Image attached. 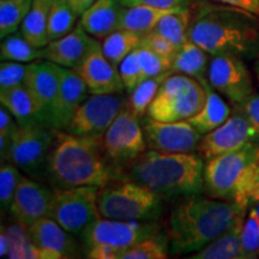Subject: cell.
<instances>
[{"mask_svg": "<svg viewBox=\"0 0 259 259\" xmlns=\"http://www.w3.org/2000/svg\"><path fill=\"white\" fill-rule=\"evenodd\" d=\"M189 40L210 56L232 54L244 60L259 57V17L247 10L203 3L192 16Z\"/></svg>", "mask_w": 259, "mask_h": 259, "instance_id": "obj_1", "label": "cell"}, {"mask_svg": "<svg viewBox=\"0 0 259 259\" xmlns=\"http://www.w3.org/2000/svg\"><path fill=\"white\" fill-rule=\"evenodd\" d=\"M45 169L54 189L103 187L118 179V168L103 153L102 137L73 135L65 130H56Z\"/></svg>", "mask_w": 259, "mask_h": 259, "instance_id": "obj_2", "label": "cell"}, {"mask_svg": "<svg viewBox=\"0 0 259 259\" xmlns=\"http://www.w3.org/2000/svg\"><path fill=\"white\" fill-rule=\"evenodd\" d=\"M246 210L233 202L187 196L171 210L168 221V241L171 254H191L202 250L228 231Z\"/></svg>", "mask_w": 259, "mask_h": 259, "instance_id": "obj_3", "label": "cell"}, {"mask_svg": "<svg viewBox=\"0 0 259 259\" xmlns=\"http://www.w3.org/2000/svg\"><path fill=\"white\" fill-rule=\"evenodd\" d=\"M128 179L149 187L162 198L199 194L204 189L203 157L193 153L144 151L130 163Z\"/></svg>", "mask_w": 259, "mask_h": 259, "instance_id": "obj_4", "label": "cell"}, {"mask_svg": "<svg viewBox=\"0 0 259 259\" xmlns=\"http://www.w3.org/2000/svg\"><path fill=\"white\" fill-rule=\"evenodd\" d=\"M97 205L101 218L120 221H155L163 211L162 197L131 179L100 187Z\"/></svg>", "mask_w": 259, "mask_h": 259, "instance_id": "obj_5", "label": "cell"}, {"mask_svg": "<svg viewBox=\"0 0 259 259\" xmlns=\"http://www.w3.org/2000/svg\"><path fill=\"white\" fill-rule=\"evenodd\" d=\"M205 100L206 89L199 80L173 73L161 85L147 114L158 121L189 120L202 109Z\"/></svg>", "mask_w": 259, "mask_h": 259, "instance_id": "obj_6", "label": "cell"}, {"mask_svg": "<svg viewBox=\"0 0 259 259\" xmlns=\"http://www.w3.org/2000/svg\"><path fill=\"white\" fill-rule=\"evenodd\" d=\"M99 190L97 186L54 189L48 218L57 221L71 234L80 236L93 223L101 219L97 205Z\"/></svg>", "mask_w": 259, "mask_h": 259, "instance_id": "obj_7", "label": "cell"}, {"mask_svg": "<svg viewBox=\"0 0 259 259\" xmlns=\"http://www.w3.org/2000/svg\"><path fill=\"white\" fill-rule=\"evenodd\" d=\"M259 156V145L250 142L239 150L211 158L204 164V189L213 198L233 200L239 184Z\"/></svg>", "mask_w": 259, "mask_h": 259, "instance_id": "obj_8", "label": "cell"}, {"mask_svg": "<svg viewBox=\"0 0 259 259\" xmlns=\"http://www.w3.org/2000/svg\"><path fill=\"white\" fill-rule=\"evenodd\" d=\"M143 127L139 118L127 103L102 137L103 153L115 168L130 164L147 149Z\"/></svg>", "mask_w": 259, "mask_h": 259, "instance_id": "obj_9", "label": "cell"}, {"mask_svg": "<svg viewBox=\"0 0 259 259\" xmlns=\"http://www.w3.org/2000/svg\"><path fill=\"white\" fill-rule=\"evenodd\" d=\"M158 233L155 221H120L101 218L80 235L84 250L94 246H111L125 253L145 239Z\"/></svg>", "mask_w": 259, "mask_h": 259, "instance_id": "obj_10", "label": "cell"}, {"mask_svg": "<svg viewBox=\"0 0 259 259\" xmlns=\"http://www.w3.org/2000/svg\"><path fill=\"white\" fill-rule=\"evenodd\" d=\"M209 84L233 105H240L254 93L253 80L246 60L232 54L210 56Z\"/></svg>", "mask_w": 259, "mask_h": 259, "instance_id": "obj_11", "label": "cell"}, {"mask_svg": "<svg viewBox=\"0 0 259 259\" xmlns=\"http://www.w3.org/2000/svg\"><path fill=\"white\" fill-rule=\"evenodd\" d=\"M56 138V128L45 124L18 126L12 135L9 162L25 173H35L46 163Z\"/></svg>", "mask_w": 259, "mask_h": 259, "instance_id": "obj_12", "label": "cell"}, {"mask_svg": "<svg viewBox=\"0 0 259 259\" xmlns=\"http://www.w3.org/2000/svg\"><path fill=\"white\" fill-rule=\"evenodd\" d=\"M127 101L120 94L90 95L87 97L65 131L78 136L103 137Z\"/></svg>", "mask_w": 259, "mask_h": 259, "instance_id": "obj_13", "label": "cell"}, {"mask_svg": "<svg viewBox=\"0 0 259 259\" xmlns=\"http://www.w3.org/2000/svg\"><path fill=\"white\" fill-rule=\"evenodd\" d=\"M142 127L148 147L160 153H193L203 136L189 120L158 121L148 115L142 120Z\"/></svg>", "mask_w": 259, "mask_h": 259, "instance_id": "obj_14", "label": "cell"}, {"mask_svg": "<svg viewBox=\"0 0 259 259\" xmlns=\"http://www.w3.org/2000/svg\"><path fill=\"white\" fill-rule=\"evenodd\" d=\"M250 142H253V131L250 122L234 107L232 114L222 125L202 136L197 150L204 160L209 161L223 154L239 150Z\"/></svg>", "mask_w": 259, "mask_h": 259, "instance_id": "obj_15", "label": "cell"}, {"mask_svg": "<svg viewBox=\"0 0 259 259\" xmlns=\"http://www.w3.org/2000/svg\"><path fill=\"white\" fill-rule=\"evenodd\" d=\"M53 198L54 189L23 177L16 190L9 212L18 225L28 229L32 223L50 216Z\"/></svg>", "mask_w": 259, "mask_h": 259, "instance_id": "obj_16", "label": "cell"}, {"mask_svg": "<svg viewBox=\"0 0 259 259\" xmlns=\"http://www.w3.org/2000/svg\"><path fill=\"white\" fill-rule=\"evenodd\" d=\"M61 70L63 66L46 59L32 61L28 65L24 85L37 106L45 125H47L51 109L59 92Z\"/></svg>", "mask_w": 259, "mask_h": 259, "instance_id": "obj_17", "label": "cell"}, {"mask_svg": "<svg viewBox=\"0 0 259 259\" xmlns=\"http://www.w3.org/2000/svg\"><path fill=\"white\" fill-rule=\"evenodd\" d=\"M89 95V90L78 71L63 67L59 92L51 109L47 125L56 130H66L77 109Z\"/></svg>", "mask_w": 259, "mask_h": 259, "instance_id": "obj_18", "label": "cell"}, {"mask_svg": "<svg viewBox=\"0 0 259 259\" xmlns=\"http://www.w3.org/2000/svg\"><path fill=\"white\" fill-rule=\"evenodd\" d=\"M77 71L94 95L121 94L125 90L118 69L107 59L99 41Z\"/></svg>", "mask_w": 259, "mask_h": 259, "instance_id": "obj_19", "label": "cell"}, {"mask_svg": "<svg viewBox=\"0 0 259 259\" xmlns=\"http://www.w3.org/2000/svg\"><path fill=\"white\" fill-rule=\"evenodd\" d=\"M97 44V38L89 34L78 23L70 34L51 41L42 48V59L50 60L67 69H78L90 51Z\"/></svg>", "mask_w": 259, "mask_h": 259, "instance_id": "obj_20", "label": "cell"}, {"mask_svg": "<svg viewBox=\"0 0 259 259\" xmlns=\"http://www.w3.org/2000/svg\"><path fill=\"white\" fill-rule=\"evenodd\" d=\"M27 231L37 247L57 252L61 258H76L80 253V247L73 234L48 216L32 223Z\"/></svg>", "mask_w": 259, "mask_h": 259, "instance_id": "obj_21", "label": "cell"}, {"mask_svg": "<svg viewBox=\"0 0 259 259\" xmlns=\"http://www.w3.org/2000/svg\"><path fill=\"white\" fill-rule=\"evenodd\" d=\"M122 5L118 0H96L80 16L79 23L97 40L119 29Z\"/></svg>", "mask_w": 259, "mask_h": 259, "instance_id": "obj_22", "label": "cell"}, {"mask_svg": "<svg viewBox=\"0 0 259 259\" xmlns=\"http://www.w3.org/2000/svg\"><path fill=\"white\" fill-rule=\"evenodd\" d=\"M246 213L238 219L228 231L190 255L191 259H245L241 247V232Z\"/></svg>", "mask_w": 259, "mask_h": 259, "instance_id": "obj_23", "label": "cell"}, {"mask_svg": "<svg viewBox=\"0 0 259 259\" xmlns=\"http://www.w3.org/2000/svg\"><path fill=\"white\" fill-rule=\"evenodd\" d=\"M202 84L206 89L205 103L196 115L189 119V121L198 130L199 134L205 135L222 125L232 114V109L222 99L221 94L212 89L208 79Z\"/></svg>", "mask_w": 259, "mask_h": 259, "instance_id": "obj_24", "label": "cell"}, {"mask_svg": "<svg viewBox=\"0 0 259 259\" xmlns=\"http://www.w3.org/2000/svg\"><path fill=\"white\" fill-rule=\"evenodd\" d=\"M210 61V54L202 47L196 45L191 40L178 48L176 56L171 60V71L173 73H181L193 77L200 83L205 82L208 67Z\"/></svg>", "mask_w": 259, "mask_h": 259, "instance_id": "obj_25", "label": "cell"}, {"mask_svg": "<svg viewBox=\"0 0 259 259\" xmlns=\"http://www.w3.org/2000/svg\"><path fill=\"white\" fill-rule=\"evenodd\" d=\"M0 103L14 115L19 126L44 124L37 106L25 85L0 92Z\"/></svg>", "mask_w": 259, "mask_h": 259, "instance_id": "obj_26", "label": "cell"}, {"mask_svg": "<svg viewBox=\"0 0 259 259\" xmlns=\"http://www.w3.org/2000/svg\"><path fill=\"white\" fill-rule=\"evenodd\" d=\"M178 9H157L145 5L122 6L119 29H126L138 32L141 35H147L153 31L162 17Z\"/></svg>", "mask_w": 259, "mask_h": 259, "instance_id": "obj_27", "label": "cell"}, {"mask_svg": "<svg viewBox=\"0 0 259 259\" xmlns=\"http://www.w3.org/2000/svg\"><path fill=\"white\" fill-rule=\"evenodd\" d=\"M52 4L53 0H32L30 11L19 28L22 35L37 48H44L50 44L47 25Z\"/></svg>", "mask_w": 259, "mask_h": 259, "instance_id": "obj_28", "label": "cell"}, {"mask_svg": "<svg viewBox=\"0 0 259 259\" xmlns=\"http://www.w3.org/2000/svg\"><path fill=\"white\" fill-rule=\"evenodd\" d=\"M142 37L143 35L138 32L126 30V29H116L115 31L102 38V51L107 59L118 69L121 61L139 47Z\"/></svg>", "mask_w": 259, "mask_h": 259, "instance_id": "obj_29", "label": "cell"}, {"mask_svg": "<svg viewBox=\"0 0 259 259\" xmlns=\"http://www.w3.org/2000/svg\"><path fill=\"white\" fill-rule=\"evenodd\" d=\"M192 16L193 12L190 8L178 9L162 17L154 31L169 38L178 47H180L189 40V29Z\"/></svg>", "mask_w": 259, "mask_h": 259, "instance_id": "obj_30", "label": "cell"}, {"mask_svg": "<svg viewBox=\"0 0 259 259\" xmlns=\"http://www.w3.org/2000/svg\"><path fill=\"white\" fill-rule=\"evenodd\" d=\"M0 59L18 63H32L42 59V48L31 45L21 31L12 32L0 44Z\"/></svg>", "mask_w": 259, "mask_h": 259, "instance_id": "obj_31", "label": "cell"}, {"mask_svg": "<svg viewBox=\"0 0 259 259\" xmlns=\"http://www.w3.org/2000/svg\"><path fill=\"white\" fill-rule=\"evenodd\" d=\"M170 74H173V72L145 78L131 93H128L127 106L135 113V115H137L139 119H143V116L148 113L151 102L156 97L161 85Z\"/></svg>", "mask_w": 259, "mask_h": 259, "instance_id": "obj_32", "label": "cell"}, {"mask_svg": "<svg viewBox=\"0 0 259 259\" xmlns=\"http://www.w3.org/2000/svg\"><path fill=\"white\" fill-rule=\"evenodd\" d=\"M78 16L71 8L67 0H53L48 16V40L54 41L70 34L76 28Z\"/></svg>", "mask_w": 259, "mask_h": 259, "instance_id": "obj_33", "label": "cell"}, {"mask_svg": "<svg viewBox=\"0 0 259 259\" xmlns=\"http://www.w3.org/2000/svg\"><path fill=\"white\" fill-rule=\"evenodd\" d=\"M32 0H0V36L4 38L18 31L28 12Z\"/></svg>", "mask_w": 259, "mask_h": 259, "instance_id": "obj_34", "label": "cell"}, {"mask_svg": "<svg viewBox=\"0 0 259 259\" xmlns=\"http://www.w3.org/2000/svg\"><path fill=\"white\" fill-rule=\"evenodd\" d=\"M167 247H169L168 236L157 233L128 248L121 259H166L168 257Z\"/></svg>", "mask_w": 259, "mask_h": 259, "instance_id": "obj_35", "label": "cell"}, {"mask_svg": "<svg viewBox=\"0 0 259 259\" xmlns=\"http://www.w3.org/2000/svg\"><path fill=\"white\" fill-rule=\"evenodd\" d=\"M21 169L9 161H3L0 166V205L3 212H9L16 190L21 183Z\"/></svg>", "mask_w": 259, "mask_h": 259, "instance_id": "obj_36", "label": "cell"}, {"mask_svg": "<svg viewBox=\"0 0 259 259\" xmlns=\"http://www.w3.org/2000/svg\"><path fill=\"white\" fill-rule=\"evenodd\" d=\"M241 247L245 259L259 257V219L254 205L248 208L241 232Z\"/></svg>", "mask_w": 259, "mask_h": 259, "instance_id": "obj_37", "label": "cell"}, {"mask_svg": "<svg viewBox=\"0 0 259 259\" xmlns=\"http://www.w3.org/2000/svg\"><path fill=\"white\" fill-rule=\"evenodd\" d=\"M6 232L11 240V250L8 258H36L38 257L37 246L31 241L28 231L21 225L6 228Z\"/></svg>", "mask_w": 259, "mask_h": 259, "instance_id": "obj_38", "label": "cell"}, {"mask_svg": "<svg viewBox=\"0 0 259 259\" xmlns=\"http://www.w3.org/2000/svg\"><path fill=\"white\" fill-rule=\"evenodd\" d=\"M136 52H137L139 63H141L145 78L156 77L167 72H173L171 71V60L173 59H170V58L155 53L154 51L143 46L136 48Z\"/></svg>", "mask_w": 259, "mask_h": 259, "instance_id": "obj_39", "label": "cell"}, {"mask_svg": "<svg viewBox=\"0 0 259 259\" xmlns=\"http://www.w3.org/2000/svg\"><path fill=\"white\" fill-rule=\"evenodd\" d=\"M29 63L2 60L0 63V92L24 85Z\"/></svg>", "mask_w": 259, "mask_h": 259, "instance_id": "obj_40", "label": "cell"}, {"mask_svg": "<svg viewBox=\"0 0 259 259\" xmlns=\"http://www.w3.org/2000/svg\"><path fill=\"white\" fill-rule=\"evenodd\" d=\"M118 71L127 93H131L142 80L145 79L136 50L121 61L118 66Z\"/></svg>", "mask_w": 259, "mask_h": 259, "instance_id": "obj_41", "label": "cell"}, {"mask_svg": "<svg viewBox=\"0 0 259 259\" xmlns=\"http://www.w3.org/2000/svg\"><path fill=\"white\" fill-rule=\"evenodd\" d=\"M139 46L147 47L149 50L154 51L155 53L161 54V56L170 58L173 59V57L176 56L178 47L174 42H171L169 38H167L163 35L158 34L156 31H150L147 35H144L142 37L141 45Z\"/></svg>", "mask_w": 259, "mask_h": 259, "instance_id": "obj_42", "label": "cell"}, {"mask_svg": "<svg viewBox=\"0 0 259 259\" xmlns=\"http://www.w3.org/2000/svg\"><path fill=\"white\" fill-rule=\"evenodd\" d=\"M234 107L238 108L250 122L252 131H253V142L259 145V94L254 92L247 100H245L240 105H234Z\"/></svg>", "mask_w": 259, "mask_h": 259, "instance_id": "obj_43", "label": "cell"}, {"mask_svg": "<svg viewBox=\"0 0 259 259\" xmlns=\"http://www.w3.org/2000/svg\"><path fill=\"white\" fill-rule=\"evenodd\" d=\"M122 6L145 5L157 9L190 8L193 0H118Z\"/></svg>", "mask_w": 259, "mask_h": 259, "instance_id": "obj_44", "label": "cell"}, {"mask_svg": "<svg viewBox=\"0 0 259 259\" xmlns=\"http://www.w3.org/2000/svg\"><path fill=\"white\" fill-rule=\"evenodd\" d=\"M124 252L111 246H94L87 248L85 257L90 259H121Z\"/></svg>", "mask_w": 259, "mask_h": 259, "instance_id": "obj_45", "label": "cell"}, {"mask_svg": "<svg viewBox=\"0 0 259 259\" xmlns=\"http://www.w3.org/2000/svg\"><path fill=\"white\" fill-rule=\"evenodd\" d=\"M18 126V122L16 121L14 115L5 107L2 106V108H0V135L12 137Z\"/></svg>", "mask_w": 259, "mask_h": 259, "instance_id": "obj_46", "label": "cell"}, {"mask_svg": "<svg viewBox=\"0 0 259 259\" xmlns=\"http://www.w3.org/2000/svg\"><path fill=\"white\" fill-rule=\"evenodd\" d=\"M213 2L247 10L259 17V0H213Z\"/></svg>", "mask_w": 259, "mask_h": 259, "instance_id": "obj_47", "label": "cell"}, {"mask_svg": "<svg viewBox=\"0 0 259 259\" xmlns=\"http://www.w3.org/2000/svg\"><path fill=\"white\" fill-rule=\"evenodd\" d=\"M95 2L96 0H67V3L78 17H80Z\"/></svg>", "mask_w": 259, "mask_h": 259, "instance_id": "obj_48", "label": "cell"}, {"mask_svg": "<svg viewBox=\"0 0 259 259\" xmlns=\"http://www.w3.org/2000/svg\"><path fill=\"white\" fill-rule=\"evenodd\" d=\"M10 250H11V240L6 232L5 227H2V233H0V257H9Z\"/></svg>", "mask_w": 259, "mask_h": 259, "instance_id": "obj_49", "label": "cell"}, {"mask_svg": "<svg viewBox=\"0 0 259 259\" xmlns=\"http://www.w3.org/2000/svg\"><path fill=\"white\" fill-rule=\"evenodd\" d=\"M259 203V176L255 180L253 189H252L251 193H250V206L254 205V204Z\"/></svg>", "mask_w": 259, "mask_h": 259, "instance_id": "obj_50", "label": "cell"}, {"mask_svg": "<svg viewBox=\"0 0 259 259\" xmlns=\"http://www.w3.org/2000/svg\"><path fill=\"white\" fill-rule=\"evenodd\" d=\"M253 70H254V73H255V78H257V82L259 84V57L254 60Z\"/></svg>", "mask_w": 259, "mask_h": 259, "instance_id": "obj_51", "label": "cell"}, {"mask_svg": "<svg viewBox=\"0 0 259 259\" xmlns=\"http://www.w3.org/2000/svg\"><path fill=\"white\" fill-rule=\"evenodd\" d=\"M254 206H255V210H257V215H258V219H259V203L254 204Z\"/></svg>", "mask_w": 259, "mask_h": 259, "instance_id": "obj_52", "label": "cell"}]
</instances>
